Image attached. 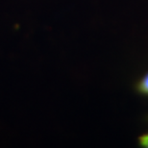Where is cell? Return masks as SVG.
<instances>
[{
    "mask_svg": "<svg viewBox=\"0 0 148 148\" xmlns=\"http://www.w3.org/2000/svg\"><path fill=\"white\" fill-rule=\"evenodd\" d=\"M140 143L143 146L148 147V134L144 135V136H143V137L140 138Z\"/></svg>",
    "mask_w": 148,
    "mask_h": 148,
    "instance_id": "2",
    "label": "cell"
},
{
    "mask_svg": "<svg viewBox=\"0 0 148 148\" xmlns=\"http://www.w3.org/2000/svg\"><path fill=\"white\" fill-rule=\"evenodd\" d=\"M140 90L144 93H148V74L144 77L140 84Z\"/></svg>",
    "mask_w": 148,
    "mask_h": 148,
    "instance_id": "1",
    "label": "cell"
}]
</instances>
